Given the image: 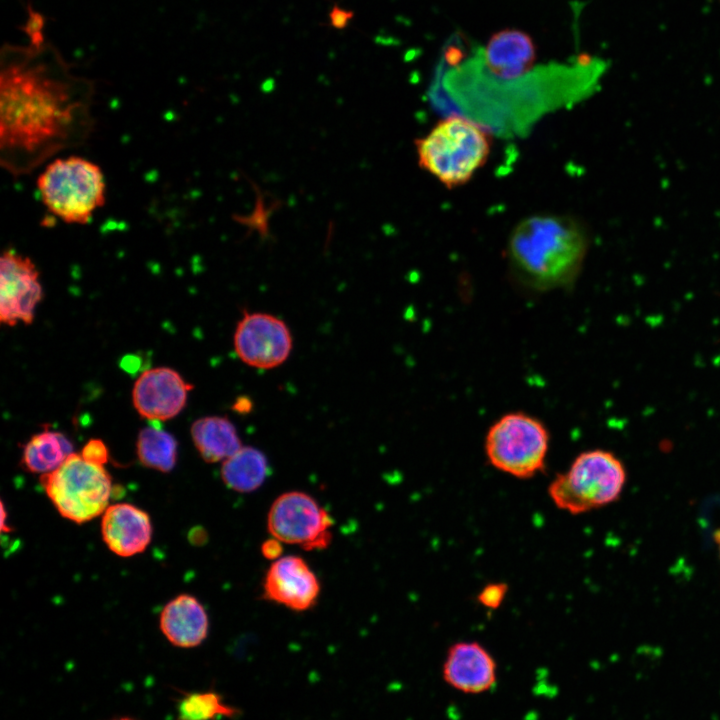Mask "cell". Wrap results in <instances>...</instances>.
Returning <instances> with one entry per match:
<instances>
[{
    "label": "cell",
    "instance_id": "cell-4",
    "mask_svg": "<svg viewBox=\"0 0 720 720\" xmlns=\"http://www.w3.org/2000/svg\"><path fill=\"white\" fill-rule=\"evenodd\" d=\"M40 200L67 224L84 225L106 201V182L98 164L81 156L50 161L37 178Z\"/></svg>",
    "mask_w": 720,
    "mask_h": 720
},
{
    "label": "cell",
    "instance_id": "cell-16",
    "mask_svg": "<svg viewBox=\"0 0 720 720\" xmlns=\"http://www.w3.org/2000/svg\"><path fill=\"white\" fill-rule=\"evenodd\" d=\"M160 629L174 646L195 647L207 637L208 616L203 605L194 596L181 594L163 608Z\"/></svg>",
    "mask_w": 720,
    "mask_h": 720
},
{
    "label": "cell",
    "instance_id": "cell-13",
    "mask_svg": "<svg viewBox=\"0 0 720 720\" xmlns=\"http://www.w3.org/2000/svg\"><path fill=\"white\" fill-rule=\"evenodd\" d=\"M442 677L451 688L464 694H482L497 681V664L478 642L461 641L449 647L442 666Z\"/></svg>",
    "mask_w": 720,
    "mask_h": 720
},
{
    "label": "cell",
    "instance_id": "cell-27",
    "mask_svg": "<svg viewBox=\"0 0 720 720\" xmlns=\"http://www.w3.org/2000/svg\"><path fill=\"white\" fill-rule=\"evenodd\" d=\"M118 720H132V719H129V718H121V719H118Z\"/></svg>",
    "mask_w": 720,
    "mask_h": 720
},
{
    "label": "cell",
    "instance_id": "cell-15",
    "mask_svg": "<svg viewBox=\"0 0 720 720\" xmlns=\"http://www.w3.org/2000/svg\"><path fill=\"white\" fill-rule=\"evenodd\" d=\"M535 61V47L526 33L506 29L494 34L484 51L488 71L499 79L512 80L528 72Z\"/></svg>",
    "mask_w": 720,
    "mask_h": 720
},
{
    "label": "cell",
    "instance_id": "cell-3",
    "mask_svg": "<svg viewBox=\"0 0 720 720\" xmlns=\"http://www.w3.org/2000/svg\"><path fill=\"white\" fill-rule=\"evenodd\" d=\"M420 166L447 188L467 183L486 163L491 141L477 123L460 116L440 120L416 142Z\"/></svg>",
    "mask_w": 720,
    "mask_h": 720
},
{
    "label": "cell",
    "instance_id": "cell-10",
    "mask_svg": "<svg viewBox=\"0 0 720 720\" xmlns=\"http://www.w3.org/2000/svg\"><path fill=\"white\" fill-rule=\"evenodd\" d=\"M40 273L34 262L12 249L0 259V321L7 326L31 324L43 297Z\"/></svg>",
    "mask_w": 720,
    "mask_h": 720
},
{
    "label": "cell",
    "instance_id": "cell-25",
    "mask_svg": "<svg viewBox=\"0 0 720 720\" xmlns=\"http://www.w3.org/2000/svg\"><path fill=\"white\" fill-rule=\"evenodd\" d=\"M449 62L456 63L462 58V51L455 47H450L446 53Z\"/></svg>",
    "mask_w": 720,
    "mask_h": 720
},
{
    "label": "cell",
    "instance_id": "cell-11",
    "mask_svg": "<svg viewBox=\"0 0 720 720\" xmlns=\"http://www.w3.org/2000/svg\"><path fill=\"white\" fill-rule=\"evenodd\" d=\"M192 389L193 385L172 368L147 369L133 385V406L145 419L166 421L183 410Z\"/></svg>",
    "mask_w": 720,
    "mask_h": 720
},
{
    "label": "cell",
    "instance_id": "cell-26",
    "mask_svg": "<svg viewBox=\"0 0 720 720\" xmlns=\"http://www.w3.org/2000/svg\"><path fill=\"white\" fill-rule=\"evenodd\" d=\"M714 539H715L716 543H717L718 546H719V552H720V530H717V531L714 533Z\"/></svg>",
    "mask_w": 720,
    "mask_h": 720
},
{
    "label": "cell",
    "instance_id": "cell-17",
    "mask_svg": "<svg viewBox=\"0 0 720 720\" xmlns=\"http://www.w3.org/2000/svg\"><path fill=\"white\" fill-rule=\"evenodd\" d=\"M190 431L195 448L208 463L223 462L243 446L235 425L224 416L199 418Z\"/></svg>",
    "mask_w": 720,
    "mask_h": 720
},
{
    "label": "cell",
    "instance_id": "cell-22",
    "mask_svg": "<svg viewBox=\"0 0 720 720\" xmlns=\"http://www.w3.org/2000/svg\"><path fill=\"white\" fill-rule=\"evenodd\" d=\"M507 590L505 583H489L479 592L477 600L486 608L496 609L505 599Z\"/></svg>",
    "mask_w": 720,
    "mask_h": 720
},
{
    "label": "cell",
    "instance_id": "cell-24",
    "mask_svg": "<svg viewBox=\"0 0 720 720\" xmlns=\"http://www.w3.org/2000/svg\"><path fill=\"white\" fill-rule=\"evenodd\" d=\"M283 551L282 542L276 538H270L261 545V553L268 560H277Z\"/></svg>",
    "mask_w": 720,
    "mask_h": 720
},
{
    "label": "cell",
    "instance_id": "cell-1",
    "mask_svg": "<svg viewBox=\"0 0 720 720\" xmlns=\"http://www.w3.org/2000/svg\"><path fill=\"white\" fill-rule=\"evenodd\" d=\"M94 86L48 45L4 47L0 70V164L25 176L94 129Z\"/></svg>",
    "mask_w": 720,
    "mask_h": 720
},
{
    "label": "cell",
    "instance_id": "cell-12",
    "mask_svg": "<svg viewBox=\"0 0 720 720\" xmlns=\"http://www.w3.org/2000/svg\"><path fill=\"white\" fill-rule=\"evenodd\" d=\"M264 597L294 611L311 608L318 599L320 584L306 561L295 555L274 560L263 583Z\"/></svg>",
    "mask_w": 720,
    "mask_h": 720
},
{
    "label": "cell",
    "instance_id": "cell-7",
    "mask_svg": "<svg viewBox=\"0 0 720 720\" xmlns=\"http://www.w3.org/2000/svg\"><path fill=\"white\" fill-rule=\"evenodd\" d=\"M549 439L548 430L539 419L511 412L490 426L484 448L493 467L527 479L544 469Z\"/></svg>",
    "mask_w": 720,
    "mask_h": 720
},
{
    "label": "cell",
    "instance_id": "cell-19",
    "mask_svg": "<svg viewBox=\"0 0 720 720\" xmlns=\"http://www.w3.org/2000/svg\"><path fill=\"white\" fill-rule=\"evenodd\" d=\"M72 453V443L64 434L46 428L24 445L20 464L28 472L43 475L57 469Z\"/></svg>",
    "mask_w": 720,
    "mask_h": 720
},
{
    "label": "cell",
    "instance_id": "cell-6",
    "mask_svg": "<svg viewBox=\"0 0 720 720\" xmlns=\"http://www.w3.org/2000/svg\"><path fill=\"white\" fill-rule=\"evenodd\" d=\"M111 480L104 466L90 463L76 453L40 478L57 511L78 524L94 519L107 509L112 494Z\"/></svg>",
    "mask_w": 720,
    "mask_h": 720
},
{
    "label": "cell",
    "instance_id": "cell-20",
    "mask_svg": "<svg viewBox=\"0 0 720 720\" xmlns=\"http://www.w3.org/2000/svg\"><path fill=\"white\" fill-rule=\"evenodd\" d=\"M177 441L167 431L157 426L140 430L136 441L137 457L145 467L160 471H171L177 460Z\"/></svg>",
    "mask_w": 720,
    "mask_h": 720
},
{
    "label": "cell",
    "instance_id": "cell-9",
    "mask_svg": "<svg viewBox=\"0 0 720 720\" xmlns=\"http://www.w3.org/2000/svg\"><path fill=\"white\" fill-rule=\"evenodd\" d=\"M233 346L239 359L257 369H273L290 356L293 338L287 324L264 312H244L236 325Z\"/></svg>",
    "mask_w": 720,
    "mask_h": 720
},
{
    "label": "cell",
    "instance_id": "cell-21",
    "mask_svg": "<svg viewBox=\"0 0 720 720\" xmlns=\"http://www.w3.org/2000/svg\"><path fill=\"white\" fill-rule=\"evenodd\" d=\"M177 709V720H214L239 714L238 709L226 704L222 696L212 691L186 695Z\"/></svg>",
    "mask_w": 720,
    "mask_h": 720
},
{
    "label": "cell",
    "instance_id": "cell-18",
    "mask_svg": "<svg viewBox=\"0 0 720 720\" xmlns=\"http://www.w3.org/2000/svg\"><path fill=\"white\" fill-rule=\"evenodd\" d=\"M269 473L266 455L258 448L242 446L222 462L221 477L230 489L248 493L260 488Z\"/></svg>",
    "mask_w": 720,
    "mask_h": 720
},
{
    "label": "cell",
    "instance_id": "cell-23",
    "mask_svg": "<svg viewBox=\"0 0 720 720\" xmlns=\"http://www.w3.org/2000/svg\"><path fill=\"white\" fill-rule=\"evenodd\" d=\"M80 455L86 461L101 466H104L109 460V451L106 444L97 438L87 441Z\"/></svg>",
    "mask_w": 720,
    "mask_h": 720
},
{
    "label": "cell",
    "instance_id": "cell-2",
    "mask_svg": "<svg viewBox=\"0 0 720 720\" xmlns=\"http://www.w3.org/2000/svg\"><path fill=\"white\" fill-rule=\"evenodd\" d=\"M589 247L584 226L569 216L538 214L512 230L507 253L513 269L529 286L547 291L571 285Z\"/></svg>",
    "mask_w": 720,
    "mask_h": 720
},
{
    "label": "cell",
    "instance_id": "cell-8",
    "mask_svg": "<svg viewBox=\"0 0 720 720\" xmlns=\"http://www.w3.org/2000/svg\"><path fill=\"white\" fill-rule=\"evenodd\" d=\"M332 525L330 514L301 491L278 496L267 516L268 531L274 538L305 550L327 548L332 539Z\"/></svg>",
    "mask_w": 720,
    "mask_h": 720
},
{
    "label": "cell",
    "instance_id": "cell-5",
    "mask_svg": "<svg viewBox=\"0 0 720 720\" xmlns=\"http://www.w3.org/2000/svg\"><path fill=\"white\" fill-rule=\"evenodd\" d=\"M626 481L625 465L614 453L592 449L580 453L566 472L558 474L548 493L556 507L578 515L615 502Z\"/></svg>",
    "mask_w": 720,
    "mask_h": 720
},
{
    "label": "cell",
    "instance_id": "cell-14",
    "mask_svg": "<svg viewBox=\"0 0 720 720\" xmlns=\"http://www.w3.org/2000/svg\"><path fill=\"white\" fill-rule=\"evenodd\" d=\"M101 532L113 553L130 557L147 548L152 538V525L144 510L129 503H118L104 511Z\"/></svg>",
    "mask_w": 720,
    "mask_h": 720
}]
</instances>
